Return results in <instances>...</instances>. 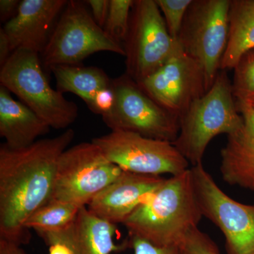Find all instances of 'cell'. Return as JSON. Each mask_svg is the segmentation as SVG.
<instances>
[{
    "label": "cell",
    "instance_id": "1",
    "mask_svg": "<svg viewBox=\"0 0 254 254\" xmlns=\"http://www.w3.org/2000/svg\"><path fill=\"white\" fill-rule=\"evenodd\" d=\"M75 136L72 128L21 149L0 148V239L18 245L31 240L26 222L51 200L58 162Z\"/></svg>",
    "mask_w": 254,
    "mask_h": 254
},
{
    "label": "cell",
    "instance_id": "2",
    "mask_svg": "<svg viewBox=\"0 0 254 254\" xmlns=\"http://www.w3.org/2000/svg\"><path fill=\"white\" fill-rule=\"evenodd\" d=\"M203 218L190 168L174 175L150 193L125 220L130 238L158 247H178Z\"/></svg>",
    "mask_w": 254,
    "mask_h": 254
},
{
    "label": "cell",
    "instance_id": "3",
    "mask_svg": "<svg viewBox=\"0 0 254 254\" xmlns=\"http://www.w3.org/2000/svg\"><path fill=\"white\" fill-rule=\"evenodd\" d=\"M243 123L226 71H220L211 88L195 100L180 118L173 145L192 166L202 163L210 142L218 135L231 134Z\"/></svg>",
    "mask_w": 254,
    "mask_h": 254
},
{
    "label": "cell",
    "instance_id": "4",
    "mask_svg": "<svg viewBox=\"0 0 254 254\" xmlns=\"http://www.w3.org/2000/svg\"><path fill=\"white\" fill-rule=\"evenodd\" d=\"M39 53L15 50L0 70V84L14 93L51 128L67 129L78 118L77 105L50 86Z\"/></svg>",
    "mask_w": 254,
    "mask_h": 254
},
{
    "label": "cell",
    "instance_id": "5",
    "mask_svg": "<svg viewBox=\"0 0 254 254\" xmlns=\"http://www.w3.org/2000/svg\"><path fill=\"white\" fill-rule=\"evenodd\" d=\"M98 52L125 56L123 45L95 23L84 3L68 1L40 55L43 67L50 70L56 65H78Z\"/></svg>",
    "mask_w": 254,
    "mask_h": 254
},
{
    "label": "cell",
    "instance_id": "6",
    "mask_svg": "<svg viewBox=\"0 0 254 254\" xmlns=\"http://www.w3.org/2000/svg\"><path fill=\"white\" fill-rule=\"evenodd\" d=\"M230 0H192L179 35V44L204 71L208 91L220 71L228 43Z\"/></svg>",
    "mask_w": 254,
    "mask_h": 254
},
{
    "label": "cell",
    "instance_id": "7",
    "mask_svg": "<svg viewBox=\"0 0 254 254\" xmlns=\"http://www.w3.org/2000/svg\"><path fill=\"white\" fill-rule=\"evenodd\" d=\"M126 74L139 83L165 64L179 43L167 28L155 0H134L124 41Z\"/></svg>",
    "mask_w": 254,
    "mask_h": 254
},
{
    "label": "cell",
    "instance_id": "8",
    "mask_svg": "<svg viewBox=\"0 0 254 254\" xmlns=\"http://www.w3.org/2000/svg\"><path fill=\"white\" fill-rule=\"evenodd\" d=\"M115 102L102 117L111 131L133 132L153 139L173 143L180 131V120L158 104L124 73L113 78Z\"/></svg>",
    "mask_w": 254,
    "mask_h": 254
},
{
    "label": "cell",
    "instance_id": "9",
    "mask_svg": "<svg viewBox=\"0 0 254 254\" xmlns=\"http://www.w3.org/2000/svg\"><path fill=\"white\" fill-rule=\"evenodd\" d=\"M123 172L93 142L78 143L60 157L51 200L87 206Z\"/></svg>",
    "mask_w": 254,
    "mask_h": 254
},
{
    "label": "cell",
    "instance_id": "10",
    "mask_svg": "<svg viewBox=\"0 0 254 254\" xmlns=\"http://www.w3.org/2000/svg\"><path fill=\"white\" fill-rule=\"evenodd\" d=\"M195 195L203 218L220 229L227 254H254V204L227 195L203 163L190 167Z\"/></svg>",
    "mask_w": 254,
    "mask_h": 254
},
{
    "label": "cell",
    "instance_id": "11",
    "mask_svg": "<svg viewBox=\"0 0 254 254\" xmlns=\"http://www.w3.org/2000/svg\"><path fill=\"white\" fill-rule=\"evenodd\" d=\"M91 141L124 172L153 176L170 174L174 176L190 169L188 160L171 142L125 131H111Z\"/></svg>",
    "mask_w": 254,
    "mask_h": 254
},
{
    "label": "cell",
    "instance_id": "12",
    "mask_svg": "<svg viewBox=\"0 0 254 254\" xmlns=\"http://www.w3.org/2000/svg\"><path fill=\"white\" fill-rule=\"evenodd\" d=\"M137 83L152 99L180 120L190 105L208 91L203 68L180 44L161 68Z\"/></svg>",
    "mask_w": 254,
    "mask_h": 254
},
{
    "label": "cell",
    "instance_id": "13",
    "mask_svg": "<svg viewBox=\"0 0 254 254\" xmlns=\"http://www.w3.org/2000/svg\"><path fill=\"white\" fill-rule=\"evenodd\" d=\"M68 1L23 0L16 15L5 23L11 51L23 49L41 54Z\"/></svg>",
    "mask_w": 254,
    "mask_h": 254
},
{
    "label": "cell",
    "instance_id": "14",
    "mask_svg": "<svg viewBox=\"0 0 254 254\" xmlns=\"http://www.w3.org/2000/svg\"><path fill=\"white\" fill-rule=\"evenodd\" d=\"M163 180L160 176L123 172L91 200L87 208L95 216L113 225L123 224Z\"/></svg>",
    "mask_w": 254,
    "mask_h": 254
},
{
    "label": "cell",
    "instance_id": "15",
    "mask_svg": "<svg viewBox=\"0 0 254 254\" xmlns=\"http://www.w3.org/2000/svg\"><path fill=\"white\" fill-rule=\"evenodd\" d=\"M236 103L243 123L227 135L226 144L220 151V174L230 186L254 191V108L244 100Z\"/></svg>",
    "mask_w": 254,
    "mask_h": 254
},
{
    "label": "cell",
    "instance_id": "16",
    "mask_svg": "<svg viewBox=\"0 0 254 254\" xmlns=\"http://www.w3.org/2000/svg\"><path fill=\"white\" fill-rule=\"evenodd\" d=\"M50 127L24 103L14 100L11 92L0 86V136L10 149L26 148L47 134Z\"/></svg>",
    "mask_w": 254,
    "mask_h": 254
},
{
    "label": "cell",
    "instance_id": "17",
    "mask_svg": "<svg viewBox=\"0 0 254 254\" xmlns=\"http://www.w3.org/2000/svg\"><path fill=\"white\" fill-rule=\"evenodd\" d=\"M116 232V225L98 218L84 206L72 227L60 235L56 243L68 246L73 254H111L125 247L114 242Z\"/></svg>",
    "mask_w": 254,
    "mask_h": 254
},
{
    "label": "cell",
    "instance_id": "18",
    "mask_svg": "<svg viewBox=\"0 0 254 254\" xmlns=\"http://www.w3.org/2000/svg\"><path fill=\"white\" fill-rule=\"evenodd\" d=\"M49 71L54 74L58 91L77 95L91 111L100 92L113 87V79L96 66L56 65Z\"/></svg>",
    "mask_w": 254,
    "mask_h": 254
},
{
    "label": "cell",
    "instance_id": "19",
    "mask_svg": "<svg viewBox=\"0 0 254 254\" xmlns=\"http://www.w3.org/2000/svg\"><path fill=\"white\" fill-rule=\"evenodd\" d=\"M228 43L220 71L233 69L240 57L254 48V0H230Z\"/></svg>",
    "mask_w": 254,
    "mask_h": 254
},
{
    "label": "cell",
    "instance_id": "20",
    "mask_svg": "<svg viewBox=\"0 0 254 254\" xmlns=\"http://www.w3.org/2000/svg\"><path fill=\"white\" fill-rule=\"evenodd\" d=\"M81 208L68 202L50 200L31 215L26 227L34 230L49 246L55 237L71 228Z\"/></svg>",
    "mask_w": 254,
    "mask_h": 254
},
{
    "label": "cell",
    "instance_id": "21",
    "mask_svg": "<svg viewBox=\"0 0 254 254\" xmlns=\"http://www.w3.org/2000/svg\"><path fill=\"white\" fill-rule=\"evenodd\" d=\"M233 70L232 87L235 100L254 98V48L240 57Z\"/></svg>",
    "mask_w": 254,
    "mask_h": 254
},
{
    "label": "cell",
    "instance_id": "22",
    "mask_svg": "<svg viewBox=\"0 0 254 254\" xmlns=\"http://www.w3.org/2000/svg\"><path fill=\"white\" fill-rule=\"evenodd\" d=\"M134 0H110L109 14L104 30L113 39L123 45L129 26Z\"/></svg>",
    "mask_w": 254,
    "mask_h": 254
},
{
    "label": "cell",
    "instance_id": "23",
    "mask_svg": "<svg viewBox=\"0 0 254 254\" xmlns=\"http://www.w3.org/2000/svg\"><path fill=\"white\" fill-rule=\"evenodd\" d=\"M165 20L170 36L178 39L187 10L192 0H155Z\"/></svg>",
    "mask_w": 254,
    "mask_h": 254
},
{
    "label": "cell",
    "instance_id": "24",
    "mask_svg": "<svg viewBox=\"0 0 254 254\" xmlns=\"http://www.w3.org/2000/svg\"><path fill=\"white\" fill-rule=\"evenodd\" d=\"M180 248L183 254H220L216 244L198 227L187 235Z\"/></svg>",
    "mask_w": 254,
    "mask_h": 254
},
{
    "label": "cell",
    "instance_id": "25",
    "mask_svg": "<svg viewBox=\"0 0 254 254\" xmlns=\"http://www.w3.org/2000/svg\"><path fill=\"white\" fill-rule=\"evenodd\" d=\"M133 254H183L178 247H158L139 238H130Z\"/></svg>",
    "mask_w": 254,
    "mask_h": 254
},
{
    "label": "cell",
    "instance_id": "26",
    "mask_svg": "<svg viewBox=\"0 0 254 254\" xmlns=\"http://www.w3.org/2000/svg\"><path fill=\"white\" fill-rule=\"evenodd\" d=\"M86 2L91 6V15L95 23L104 29L109 14L110 0H88Z\"/></svg>",
    "mask_w": 254,
    "mask_h": 254
},
{
    "label": "cell",
    "instance_id": "27",
    "mask_svg": "<svg viewBox=\"0 0 254 254\" xmlns=\"http://www.w3.org/2000/svg\"><path fill=\"white\" fill-rule=\"evenodd\" d=\"M21 1L18 0H1L0 1V20L1 22L7 23L18 11Z\"/></svg>",
    "mask_w": 254,
    "mask_h": 254
},
{
    "label": "cell",
    "instance_id": "28",
    "mask_svg": "<svg viewBox=\"0 0 254 254\" xmlns=\"http://www.w3.org/2000/svg\"><path fill=\"white\" fill-rule=\"evenodd\" d=\"M11 45L4 28L0 29V66H3L12 54Z\"/></svg>",
    "mask_w": 254,
    "mask_h": 254
},
{
    "label": "cell",
    "instance_id": "29",
    "mask_svg": "<svg viewBox=\"0 0 254 254\" xmlns=\"http://www.w3.org/2000/svg\"><path fill=\"white\" fill-rule=\"evenodd\" d=\"M0 254H27L21 246L0 239Z\"/></svg>",
    "mask_w": 254,
    "mask_h": 254
},
{
    "label": "cell",
    "instance_id": "30",
    "mask_svg": "<svg viewBox=\"0 0 254 254\" xmlns=\"http://www.w3.org/2000/svg\"><path fill=\"white\" fill-rule=\"evenodd\" d=\"M49 254H73L72 250L64 244L56 243L49 247Z\"/></svg>",
    "mask_w": 254,
    "mask_h": 254
},
{
    "label": "cell",
    "instance_id": "31",
    "mask_svg": "<svg viewBox=\"0 0 254 254\" xmlns=\"http://www.w3.org/2000/svg\"><path fill=\"white\" fill-rule=\"evenodd\" d=\"M244 101L247 102V103H249L251 105V106L253 107L254 108V100H244Z\"/></svg>",
    "mask_w": 254,
    "mask_h": 254
},
{
    "label": "cell",
    "instance_id": "32",
    "mask_svg": "<svg viewBox=\"0 0 254 254\" xmlns=\"http://www.w3.org/2000/svg\"><path fill=\"white\" fill-rule=\"evenodd\" d=\"M254 100V98H251V99H249V100Z\"/></svg>",
    "mask_w": 254,
    "mask_h": 254
}]
</instances>
